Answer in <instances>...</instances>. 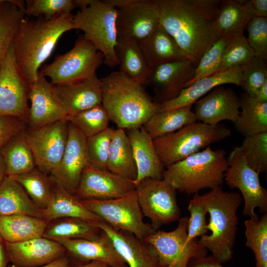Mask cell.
Wrapping results in <instances>:
<instances>
[{
    "mask_svg": "<svg viewBox=\"0 0 267 267\" xmlns=\"http://www.w3.org/2000/svg\"><path fill=\"white\" fill-rule=\"evenodd\" d=\"M138 45L150 69L163 63L187 59L173 37L160 24Z\"/></svg>",
    "mask_w": 267,
    "mask_h": 267,
    "instance_id": "cell-27",
    "label": "cell"
},
{
    "mask_svg": "<svg viewBox=\"0 0 267 267\" xmlns=\"http://www.w3.org/2000/svg\"><path fill=\"white\" fill-rule=\"evenodd\" d=\"M104 267H129L128 266V265H125V266H121V267H113V266L106 265Z\"/></svg>",
    "mask_w": 267,
    "mask_h": 267,
    "instance_id": "cell-58",
    "label": "cell"
},
{
    "mask_svg": "<svg viewBox=\"0 0 267 267\" xmlns=\"http://www.w3.org/2000/svg\"><path fill=\"white\" fill-rule=\"evenodd\" d=\"M102 232L103 230L96 222L78 218H64L48 222L43 237L52 240L57 238L96 240L101 237Z\"/></svg>",
    "mask_w": 267,
    "mask_h": 267,
    "instance_id": "cell-33",
    "label": "cell"
},
{
    "mask_svg": "<svg viewBox=\"0 0 267 267\" xmlns=\"http://www.w3.org/2000/svg\"><path fill=\"white\" fill-rule=\"evenodd\" d=\"M255 57L244 34L229 38L222 55L219 72L244 66Z\"/></svg>",
    "mask_w": 267,
    "mask_h": 267,
    "instance_id": "cell-42",
    "label": "cell"
},
{
    "mask_svg": "<svg viewBox=\"0 0 267 267\" xmlns=\"http://www.w3.org/2000/svg\"><path fill=\"white\" fill-rule=\"evenodd\" d=\"M115 54L119 71L128 78L143 86L150 69L139 45L118 38Z\"/></svg>",
    "mask_w": 267,
    "mask_h": 267,
    "instance_id": "cell-37",
    "label": "cell"
},
{
    "mask_svg": "<svg viewBox=\"0 0 267 267\" xmlns=\"http://www.w3.org/2000/svg\"><path fill=\"white\" fill-rule=\"evenodd\" d=\"M197 121L217 125L222 121L235 123L240 113V97L231 88L218 86L195 103Z\"/></svg>",
    "mask_w": 267,
    "mask_h": 267,
    "instance_id": "cell-22",
    "label": "cell"
},
{
    "mask_svg": "<svg viewBox=\"0 0 267 267\" xmlns=\"http://www.w3.org/2000/svg\"><path fill=\"white\" fill-rule=\"evenodd\" d=\"M246 28L247 42L256 56L267 60V18L253 17Z\"/></svg>",
    "mask_w": 267,
    "mask_h": 267,
    "instance_id": "cell-48",
    "label": "cell"
},
{
    "mask_svg": "<svg viewBox=\"0 0 267 267\" xmlns=\"http://www.w3.org/2000/svg\"><path fill=\"white\" fill-rule=\"evenodd\" d=\"M228 39L226 37H221L203 53L195 67L193 78L185 84L184 88L219 72L222 55Z\"/></svg>",
    "mask_w": 267,
    "mask_h": 267,
    "instance_id": "cell-44",
    "label": "cell"
},
{
    "mask_svg": "<svg viewBox=\"0 0 267 267\" xmlns=\"http://www.w3.org/2000/svg\"><path fill=\"white\" fill-rule=\"evenodd\" d=\"M244 66L217 72L201 79L185 87L175 98L160 104L158 111L192 106L213 89L226 84L241 86L243 82Z\"/></svg>",
    "mask_w": 267,
    "mask_h": 267,
    "instance_id": "cell-24",
    "label": "cell"
},
{
    "mask_svg": "<svg viewBox=\"0 0 267 267\" xmlns=\"http://www.w3.org/2000/svg\"><path fill=\"white\" fill-rule=\"evenodd\" d=\"M117 9L118 38L139 44L159 24L158 9L152 0H105Z\"/></svg>",
    "mask_w": 267,
    "mask_h": 267,
    "instance_id": "cell-12",
    "label": "cell"
},
{
    "mask_svg": "<svg viewBox=\"0 0 267 267\" xmlns=\"http://www.w3.org/2000/svg\"><path fill=\"white\" fill-rule=\"evenodd\" d=\"M107 170L123 178L134 181L137 169L132 146L125 130H114L110 144Z\"/></svg>",
    "mask_w": 267,
    "mask_h": 267,
    "instance_id": "cell-31",
    "label": "cell"
},
{
    "mask_svg": "<svg viewBox=\"0 0 267 267\" xmlns=\"http://www.w3.org/2000/svg\"><path fill=\"white\" fill-rule=\"evenodd\" d=\"M47 224L43 218L27 215L0 216V234L6 242H23L43 237Z\"/></svg>",
    "mask_w": 267,
    "mask_h": 267,
    "instance_id": "cell-29",
    "label": "cell"
},
{
    "mask_svg": "<svg viewBox=\"0 0 267 267\" xmlns=\"http://www.w3.org/2000/svg\"><path fill=\"white\" fill-rule=\"evenodd\" d=\"M246 246L254 252L256 267H267V213L258 221L245 222Z\"/></svg>",
    "mask_w": 267,
    "mask_h": 267,
    "instance_id": "cell-40",
    "label": "cell"
},
{
    "mask_svg": "<svg viewBox=\"0 0 267 267\" xmlns=\"http://www.w3.org/2000/svg\"><path fill=\"white\" fill-rule=\"evenodd\" d=\"M81 201L115 229L131 233L142 240L156 231L143 220L135 189L117 198Z\"/></svg>",
    "mask_w": 267,
    "mask_h": 267,
    "instance_id": "cell-9",
    "label": "cell"
},
{
    "mask_svg": "<svg viewBox=\"0 0 267 267\" xmlns=\"http://www.w3.org/2000/svg\"><path fill=\"white\" fill-rule=\"evenodd\" d=\"M188 219L180 218L175 230H157L144 239L155 249L159 267H187L191 259L207 256L208 250L197 239L187 240Z\"/></svg>",
    "mask_w": 267,
    "mask_h": 267,
    "instance_id": "cell-10",
    "label": "cell"
},
{
    "mask_svg": "<svg viewBox=\"0 0 267 267\" xmlns=\"http://www.w3.org/2000/svg\"><path fill=\"white\" fill-rule=\"evenodd\" d=\"M6 176L5 165L2 155L0 153V184Z\"/></svg>",
    "mask_w": 267,
    "mask_h": 267,
    "instance_id": "cell-57",
    "label": "cell"
},
{
    "mask_svg": "<svg viewBox=\"0 0 267 267\" xmlns=\"http://www.w3.org/2000/svg\"><path fill=\"white\" fill-rule=\"evenodd\" d=\"M77 8L75 0H27L25 2L26 16H42L50 20L64 13H71Z\"/></svg>",
    "mask_w": 267,
    "mask_h": 267,
    "instance_id": "cell-46",
    "label": "cell"
},
{
    "mask_svg": "<svg viewBox=\"0 0 267 267\" xmlns=\"http://www.w3.org/2000/svg\"><path fill=\"white\" fill-rule=\"evenodd\" d=\"M241 87L245 92L255 97L257 91L267 81V60L256 56L244 66Z\"/></svg>",
    "mask_w": 267,
    "mask_h": 267,
    "instance_id": "cell-47",
    "label": "cell"
},
{
    "mask_svg": "<svg viewBox=\"0 0 267 267\" xmlns=\"http://www.w3.org/2000/svg\"><path fill=\"white\" fill-rule=\"evenodd\" d=\"M230 134V129L224 125H210L197 121L153 139V142L165 169Z\"/></svg>",
    "mask_w": 267,
    "mask_h": 267,
    "instance_id": "cell-6",
    "label": "cell"
},
{
    "mask_svg": "<svg viewBox=\"0 0 267 267\" xmlns=\"http://www.w3.org/2000/svg\"><path fill=\"white\" fill-rule=\"evenodd\" d=\"M27 123L13 116L0 117V150L13 137L25 131Z\"/></svg>",
    "mask_w": 267,
    "mask_h": 267,
    "instance_id": "cell-50",
    "label": "cell"
},
{
    "mask_svg": "<svg viewBox=\"0 0 267 267\" xmlns=\"http://www.w3.org/2000/svg\"><path fill=\"white\" fill-rule=\"evenodd\" d=\"M9 262L19 267H38L48 264L67 255L59 242L44 237L27 241L5 242Z\"/></svg>",
    "mask_w": 267,
    "mask_h": 267,
    "instance_id": "cell-21",
    "label": "cell"
},
{
    "mask_svg": "<svg viewBox=\"0 0 267 267\" xmlns=\"http://www.w3.org/2000/svg\"><path fill=\"white\" fill-rule=\"evenodd\" d=\"M117 9L105 0H90L89 4L73 16L76 30L103 55V63L109 67L118 66L115 54L117 42Z\"/></svg>",
    "mask_w": 267,
    "mask_h": 267,
    "instance_id": "cell-7",
    "label": "cell"
},
{
    "mask_svg": "<svg viewBox=\"0 0 267 267\" xmlns=\"http://www.w3.org/2000/svg\"><path fill=\"white\" fill-rule=\"evenodd\" d=\"M1 0H0V2H1Z\"/></svg>",
    "mask_w": 267,
    "mask_h": 267,
    "instance_id": "cell-59",
    "label": "cell"
},
{
    "mask_svg": "<svg viewBox=\"0 0 267 267\" xmlns=\"http://www.w3.org/2000/svg\"><path fill=\"white\" fill-rule=\"evenodd\" d=\"M240 109L234 123L239 133L246 137L267 132V102H259L244 92L240 97Z\"/></svg>",
    "mask_w": 267,
    "mask_h": 267,
    "instance_id": "cell-36",
    "label": "cell"
},
{
    "mask_svg": "<svg viewBox=\"0 0 267 267\" xmlns=\"http://www.w3.org/2000/svg\"><path fill=\"white\" fill-rule=\"evenodd\" d=\"M101 104L110 121L124 130L139 128L158 112L143 86L115 71L100 78Z\"/></svg>",
    "mask_w": 267,
    "mask_h": 267,
    "instance_id": "cell-3",
    "label": "cell"
},
{
    "mask_svg": "<svg viewBox=\"0 0 267 267\" xmlns=\"http://www.w3.org/2000/svg\"><path fill=\"white\" fill-rule=\"evenodd\" d=\"M96 224L110 238L116 250L129 267H159L154 247L131 233L113 228L105 222Z\"/></svg>",
    "mask_w": 267,
    "mask_h": 267,
    "instance_id": "cell-23",
    "label": "cell"
},
{
    "mask_svg": "<svg viewBox=\"0 0 267 267\" xmlns=\"http://www.w3.org/2000/svg\"><path fill=\"white\" fill-rule=\"evenodd\" d=\"M55 86L67 116L101 103V81L96 74L73 84Z\"/></svg>",
    "mask_w": 267,
    "mask_h": 267,
    "instance_id": "cell-26",
    "label": "cell"
},
{
    "mask_svg": "<svg viewBox=\"0 0 267 267\" xmlns=\"http://www.w3.org/2000/svg\"><path fill=\"white\" fill-rule=\"evenodd\" d=\"M29 89L16 66L12 44L0 68V117H15L28 125Z\"/></svg>",
    "mask_w": 267,
    "mask_h": 267,
    "instance_id": "cell-15",
    "label": "cell"
},
{
    "mask_svg": "<svg viewBox=\"0 0 267 267\" xmlns=\"http://www.w3.org/2000/svg\"><path fill=\"white\" fill-rule=\"evenodd\" d=\"M187 209L190 214L187 223V240L197 239L206 234L208 230L206 228L208 223L205 208L199 204L189 202Z\"/></svg>",
    "mask_w": 267,
    "mask_h": 267,
    "instance_id": "cell-49",
    "label": "cell"
},
{
    "mask_svg": "<svg viewBox=\"0 0 267 267\" xmlns=\"http://www.w3.org/2000/svg\"><path fill=\"white\" fill-rule=\"evenodd\" d=\"M25 131L13 137L0 150L8 176L24 174L36 167L34 156L25 137Z\"/></svg>",
    "mask_w": 267,
    "mask_h": 267,
    "instance_id": "cell-35",
    "label": "cell"
},
{
    "mask_svg": "<svg viewBox=\"0 0 267 267\" xmlns=\"http://www.w3.org/2000/svg\"><path fill=\"white\" fill-rule=\"evenodd\" d=\"M23 214L42 218L41 210L24 188L6 176L0 184V216Z\"/></svg>",
    "mask_w": 267,
    "mask_h": 267,
    "instance_id": "cell-30",
    "label": "cell"
},
{
    "mask_svg": "<svg viewBox=\"0 0 267 267\" xmlns=\"http://www.w3.org/2000/svg\"><path fill=\"white\" fill-rule=\"evenodd\" d=\"M67 120L75 126L87 137L96 135L108 128V113L101 103L67 116Z\"/></svg>",
    "mask_w": 267,
    "mask_h": 267,
    "instance_id": "cell-41",
    "label": "cell"
},
{
    "mask_svg": "<svg viewBox=\"0 0 267 267\" xmlns=\"http://www.w3.org/2000/svg\"><path fill=\"white\" fill-rule=\"evenodd\" d=\"M106 265H107L100 261H91L86 264L76 266L73 267H104Z\"/></svg>",
    "mask_w": 267,
    "mask_h": 267,
    "instance_id": "cell-56",
    "label": "cell"
},
{
    "mask_svg": "<svg viewBox=\"0 0 267 267\" xmlns=\"http://www.w3.org/2000/svg\"><path fill=\"white\" fill-rule=\"evenodd\" d=\"M187 267H223L216 258L211 255L191 259Z\"/></svg>",
    "mask_w": 267,
    "mask_h": 267,
    "instance_id": "cell-52",
    "label": "cell"
},
{
    "mask_svg": "<svg viewBox=\"0 0 267 267\" xmlns=\"http://www.w3.org/2000/svg\"><path fill=\"white\" fill-rule=\"evenodd\" d=\"M8 262L5 241L0 234V267H7Z\"/></svg>",
    "mask_w": 267,
    "mask_h": 267,
    "instance_id": "cell-54",
    "label": "cell"
},
{
    "mask_svg": "<svg viewBox=\"0 0 267 267\" xmlns=\"http://www.w3.org/2000/svg\"><path fill=\"white\" fill-rule=\"evenodd\" d=\"M74 15L61 14L50 20H22L12 43L18 69L30 85L39 77L42 64L50 56L59 39L76 30Z\"/></svg>",
    "mask_w": 267,
    "mask_h": 267,
    "instance_id": "cell-2",
    "label": "cell"
},
{
    "mask_svg": "<svg viewBox=\"0 0 267 267\" xmlns=\"http://www.w3.org/2000/svg\"><path fill=\"white\" fill-rule=\"evenodd\" d=\"M159 24L196 67L203 53L221 36L215 21L221 0H152Z\"/></svg>",
    "mask_w": 267,
    "mask_h": 267,
    "instance_id": "cell-1",
    "label": "cell"
},
{
    "mask_svg": "<svg viewBox=\"0 0 267 267\" xmlns=\"http://www.w3.org/2000/svg\"><path fill=\"white\" fill-rule=\"evenodd\" d=\"M243 5L253 17L267 18V0H246Z\"/></svg>",
    "mask_w": 267,
    "mask_h": 267,
    "instance_id": "cell-51",
    "label": "cell"
},
{
    "mask_svg": "<svg viewBox=\"0 0 267 267\" xmlns=\"http://www.w3.org/2000/svg\"><path fill=\"white\" fill-rule=\"evenodd\" d=\"M54 181L53 199L46 209L41 210L42 218L46 222L64 218H78L95 222H104L86 208L81 200Z\"/></svg>",
    "mask_w": 267,
    "mask_h": 267,
    "instance_id": "cell-28",
    "label": "cell"
},
{
    "mask_svg": "<svg viewBox=\"0 0 267 267\" xmlns=\"http://www.w3.org/2000/svg\"><path fill=\"white\" fill-rule=\"evenodd\" d=\"M87 139L75 126L68 122L65 149L60 163L49 175L54 181L73 195L83 172L89 166Z\"/></svg>",
    "mask_w": 267,
    "mask_h": 267,
    "instance_id": "cell-16",
    "label": "cell"
},
{
    "mask_svg": "<svg viewBox=\"0 0 267 267\" xmlns=\"http://www.w3.org/2000/svg\"><path fill=\"white\" fill-rule=\"evenodd\" d=\"M8 267H19L12 264L11 265L8 266ZM38 267H73V266L70 258L67 255H66V256L61 257L48 264Z\"/></svg>",
    "mask_w": 267,
    "mask_h": 267,
    "instance_id": "cell-53",
    "label": "cell"
},
{
    "mask_svg": "<svg viewBox=\"0 0 267 267\" xmlns=\"http://www.w3.org/2000/svg\"><path fill=\"white\" fill-rule=\"evenodd\" d=\"M127 131L137 169V176L133 181L135 185L146 178L162 179L165 168L153 139L142 127Z\"/></svg>",
    "mask_w": 267,
    "mask_h": 267,
    "instance_id": "cell-25",
    "label": "cell"
},
{
    "mask_svg": "<svg viewBox=\"0 0 267 267\" xmlns=\"http://www.w3.org/2000/svg\"><path fill=\"white\" fill-rule=\"evenodd\" d=\"M254 98L259 102H267V81L259 89Z\"/></svg>",
    "mask_w": 267,
    "mask_h": 267,
    "instance_id": "cell-55",
    "label": "cell"
},
{
    "mask_svg": "<svg viewBox=\"0 0 267 267\" xmlns=\"http://www.w3.org/2000/svg\"><path fill=\"white\" fill-rule=\"evenodd\" d=\"M194 65L188 59L169 62L150 69L143 86L151 87L156 103L177 97L194 77Z\"/></svg>",
    "mask_w": 267,
    "mask_h": 267,
    "instance_id": "cell-17",
    "label": "cell"
},
{
    "mask_svg": "<svg viewBox=\"0 0 267 267\" xmlns=\"http://www.w3.org/2000/svg\"><path fill=\"white\" fill-rule=\"evenodd\" d=\"M54 240L65 248L73 267L91 261H100L113 267L127 265L103 230L96 240L57 238Z\"/></svg>",
    "mask_w": 267,
    "mask_h": 267,
    "instance_id": "cell-20",
    "label": "cell"
},
{
    "mask_svg": "<svg viewBox=\"0 0 267 267\" xmlns=\"http://www.w3.org/2000/svg\"><path fill=\"white\" fill-rule=\"evenodd\" d=\"M114 130L108 128L101 133L87 138V148L89 166L101 170H107V162Z\"/></svg>",
    "mask_w": 267,
    "mask_h": 267,
    "instance_id": "cell-45",
    "label": "cell"
},
{
    "mask_svg": "<svg viewBox=\"0 0 267 267\" xmlns=\"http://www.w3.org/2000/svg\"><path fill=\"white\" fill-rule=\"evenodd\" d=\"M226 154L222 148L209 146L166 168L162 179L177 191L187 195L222 187L228 168Z\"/></svg>",
    "mask_w": 267,
    "mask_h": 267,
    "instance_id": "cell-5",
    "label": "cell"
},
{
    "mask_svg": "<svg viewBox=\"0 0 267 267\" xmlns=\"http://www.w3.org/2000/svg\"><path fill=\"white\" fill-rule=\"evenodd\" d=\"M135 191L143 215L155 230L180 219L177 190L163 179L144 178L135 186Z\"/></svg>",
    "mask_w": 267,
    "mask_h": 267,
    "instance_id": "cell-13",
    "label": "cell"
},
{
    "mask_svg": "<svg viewBox=\"0 0 267 267\" xmlns=\"http://www.w3.org/2000/svg\"><path fill=\"white\" fill-rule=\"evenodd\" d=\"M227 159L224 180L229 187L241 192L244 202L243 215L259 220L255 208H258L261 213L267 211V190L261 184L260 174L248 164L239 146L233 148Z\"/></svg>",
    "mask_w": 267,
    "mask_h": 267,
    "instance_id": "cell-11",
    "label": "cell"
},
{
    "mask_svg": "<svg viewBox=\"0 0 267 267\" xmlns=\"http://www.w3.org/2000/svg\"><path fill=\"white\" fill-rule=\"evenodd\" d=\"M253 16L241 0H223L219 5L215 27L221 37L230 38L243 35Z\"/></svg>",
    "mask_w": 267,
    "mask_h": 267,
    "instance_id": "cell-34",
    "label": "cell"
},
{
    "mask_svg": "<svg viewBox=\"0 0 267 267\" xmlns=\"http://www.w3.org/2000/svg\"><path fill=\"white\" fill-rule=\"evenodd\" d=\"M25 190L34 204L41 210L46 209L54 195V181L37 167L27 173L9 176Z\"/></svg>",
    "mask_w": 267,
    "mask_h": 267,
    "instance_id": "cell-39",
    "label": "cell"
},
{
    "mask_svg": "<svg viewBox=\"0 0 267 267\" xmlns=\"http://www.w3.org/2000/svg\"><path fill=\"white\" fill-rule=\"evenodd\" d=\"M26 140L34 156L36 167L50 175L59 165L68 137V122L62 120L25 131Z\"/></svg>",
    "mask_w": 267,
    "mask_h": 267,
    "instance_id": "cell-14",
    "label": "cell"
},
{
    "mask_svg": "<svg viewBox=\"0 0 267 267\" xmlns=\"http://www.w3.org/2000/svg\"><path fill=\"white\" fill-rule=\"evenodd\" d=\"M197 121L192 106L158 111L142 127L153 139L174 133Z\"/></svg>",
    "mask_w": 267,
    "mask_h": 267,
    "instance_id": "cell-32",
    "label": "cell"
},
{
    "mask_svg": "<svg viewBox=\"0 0 267 267\" xmlns=\"http://www.w3.org/2000/svg\"><path fill=\"white\" fill-rule=\"evenodd\" d=\"M28 99L31 101L28 127L35 129L53 122L67 120V115L58 95L56 86L44 77L29 85Z\"/></svg>",
    "mask_w": 267,
    "mask_h": 267,
    "instance_id": "cell-19",
    "label": "cell"
},
{
    "mask_svg": "<svg viewBox=\"0 0 267 267\" xmlns=\"http://www.w3.org/2000/svg\"><path fill=\"white\" fill-rule=\"evenodd\" d=\"M135 189L133 180L89 166L83 172L74 195L80 200H104L123 196Z\"/></svg>",
    "mask_w": 267,
    "mask_h": 267,
    "instance_id": "cell-18",
    "label": "cell"
},
{
    "mask_svg": "<svg viewBox=\"0 0 267 267\" xmlns=\"http://www.w3.org/2000/svg\"><path fill=\"white\" fill-rule=\"evenodd\" d=\"M248 164L258 173L267 171V132L245 137L239 146Z\"/></svg>",
    "mask_w": 267,
    "mask_h": 267,
    "instance_id": "cell-43",
    "label": "cell"
},
{
    "mask_svg": "<svg viewBox=\"0 0 267 267\" xmlns=\"http://www.w3.org/2000/svg\"><path fill=\"white\" fill-rule=\"evenodd\" d=\"M242 200L239 193L224 191L222 187L202 195L194 194L189 200L203 206L209 213V222L206 228L211 232L202 236L198 242L222 264L233 257L239 224L236 212Z\"/></svg>",
    "mask_w": 267,
    "mask_h": 267,
    "instance_id": "cell-4",
    "label": "cell"
},
{
    "mask_svg": "<svg viewBox=\"0 0 267 267\" xmlns=\"http://www.w3.org/2000/svg\"><path fill=\"white\" fill-rule=\"evenodd\" d=\"M24 8L23 0H1L0 2V68L26 17Z\"/></svg>",
    "mask_w": 267,
    "mask_h": 267,
    "instance_id": "cell-38",
    "label": "cell"
},
{
    "mask_svg": "<svg viewBox=\"0 0 267 267\" xmlns=\"http://www.w3.org/2000/svg\"><path fill=\"white\" fill-rule=\"evenodd\" d=\"M103 61V54L82 35L78 37L72 48L57 55L39 74L49 77L55 86L69 85L96 74V70Z\"/></svg>",
    "mask_w": 267,
    "mask_h": 267,
    "instance_id": "cell-8",
    "label": "cell"
}]
</instances>
